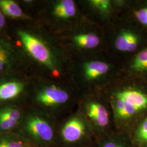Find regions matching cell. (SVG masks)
Instances as JSON below:
<instances>
[{
	"instance_id": "11",
	"label": "cell",
	"mask_w": 147,
	"mask_h": 147,
	"mask_svg": "<svg viewBox=\"0 0 147 147\" xmlns=\"http://www.w3.org/2000/svg\"><path fill=\"white\" fill-rule=\"evenodd\" d=\"M74 41L80 47L92 49L96 47L100 42L99 37L92 33L82 34L74 37Z\"/></svg>"
},
{
	"instance_id": "2",
	"label": "cell",
	"mask_w": 147,
	"mask_h": 147,
	"mask_svg": "<svg viewBox=\"0 0 147 147\" xmlns=\"http://www.w3.org/2000/svg\"><path fill=\"white\" fill-rule=\"evenodd\" d=\"M26 129L32 136L44 141L53 139V129L47 122L38 117L30 118L26 124Z\"/></svg>"
},
{
	"instance_id": "24",
	"label": "cell",
	"mask_w": 147,
	"mask_h": 147,
	"mask_svg": "<svg viewBox=\"0 0 147 147\" xmlns=\"http://www.w3.org/2000/svg\"><path fill=\"white\" fill-rule=\"evenodd\" d=\"M103 147H123L121 145L113 142H109L106 143Z\"/></svg>"
},
{
	"instance_id": "21",
	"label": "cell",
	"mask_w": 147,
	"mask_h": 147,
	"mask_svg": "<svg viewBox=\"0 0 147 147\" xmlns=\"http://www.w3.org/2000/svg\"><path fill=\"white\" fill-rule=\"evenodd\" d=\"M135 16L138 21L147 26V8H144L136 11Z\"/></svg>"
},
{
	"instance_id": "7",
	"label": "cell",
	"mask_w": 147,
	"mask_h": 147,
	"mask_svg": "<svg viewBox=\"0 0 147 147\" xmlns=\"http://www.w3.org/2000/svg\"><path fill=\"white\" fill-rule=\"evenodd\" d=\"M138 39L136 36L129 32H124L117 38L116 47L121 51H134L137 47Z\"/></svg>"
},
{
	"instance_id": "5",
	"label": "cell",
	"mask_w": 147,
	"mask_h": 147,
	"mask_svg": "<svg viewBox=\"0 0 147 147\" xmlns=\"http://www.w3.org/2000/svg\"><path fill=\"white\" fill-rule=\"evenodd\" d=\"M116 97L129 102L140 111L147 107V95L141 92L126 90L117 93Z\"/></svg>"
},
{
	"instance_id": "15",
	"label": "cell",
	"mask_w": 147,
	"mask_h": 147,
	"mask_svg": "<svg viewBox=\"0 0 147 147\" xmlns=\"http://www.w3.org/2000/svg\"><path fill=\"white\" fill-rule=\"evenodd\" d=\"M125 104L123 110L122 111L121 113L118 116L119 118H127L130 117L140 111L135 106L130 104L129 102H127L125 101Z\"/></svg>"
},
{
	"instance_id": "10",
	"label": "cell",
	"mask_w": 147,
	"mask_h": 147,
	"mask_svg": "<svg viewBox=\"0 0 147 147\" xmlns=\"http://www.w3.org/2000/svg\"><path fill=\"white\" fill-rule=\"evenodd\" d=\"M53 13L58 18L67 19L76 14V7L73 1L63 0L58 3L54 8Z\"/></svg>"
},
{
	"instance_id": "13",
	"label": "cell",
	"mask_w": 147,
	"mask_h": 147,
	"mask_svg": "<svg viewBox=\"0 0 147 147\" xmlns=\"http://www.w3.org/2000/svg\"><path fill=\"white\" fill-rule=\"evenodd\" d=\"M0 8L3 12L12 18H21L24 15L19 5L11 0H0Z\"/></svg>"
},
{
	"instance_id": "18",
	"label": "cell",
	"mask_w": 147,
	"mask_h": 147,
	"mask_svg": "<svg viewBox=\"0 0 147 147\" xmlns=\"http://www.w3.org/2000/svg\"><path fill=\"white\" fill-rule=\"evenodd\" d=\"M16 121L0 116V129L3 130H8L12 129L16 126Z\"/></svg>"
},
{
	"instance_id": "4",
	"label": "cell",
	"mask_w": 147,
	"mask_h": 147,
	"mask_svg": "<svg viewBox=\"0 0 147 147\" xmlns=\"http://www.w3.org/2000/svg\"><path fill=\"white\" fill-rule=\"evenodd\" d=\"M85 127L83 123L78 118H74L68 121L62 131L63 139L68 142H76L84 135Z\"/></svg>"
},
{
	"instance_id": "9",
	"label": "cell",
	"mask_w": 147,
	"mask_h": 147,
	"mask_svg": "<svg viewBox=\"0 0 147 147\" xmlns=\"http://www.w3.org/2000/svg\"><path fill=\"white\" fill-rule=\"evenodd\" d=\"M24 88V85L17 82H9L0 86V100H9L19 94Z\"/></svg>"
},
{
	"instance_id": "12",
	"label": "cell",
	"mask_w": 147,
	"mask_h": 147,
	"mask_svg": "<svg viewBox=\"0 0 147 147\" xmlns=\"http://www.w3.org/2000/svg\"><path fill=\"white\" fill-rule=\"evenodd\" d=\"M13 58V51L11 47L0 40V73L9 67Z\"/></svg>"
},
{
	"instance_id": "6",
	"label": "cell",
	"mask_w": 147,
	"mask_h": 147,
	"mask_svg": "<svg viewBox=\"0 0 147 147\" xmlns=\"http://www.w3.org/2000/svg\"><path fill=\"white\" fill-rule=\"evenodd\" d=\"M89 117L99 125L104 127L108 124L109 115L105 107L100 104L92 102L87 106Z\"/></svg>"
},
{
	"instance_id": "16",
	"label": "cell",
	"mask_w": 147,
	"mask_h": 147,
	"mask_svg": "<svg viewBox=\"0 0 147 147\" xmlns=\"http://www.w3.org/2000/svg\"><path fill=\"white\" fill-rule=\"evenodd\" d=\"M0 116H3L9 119L18 121L20 117V113L19 111L14 109L6 108L0 111Z\"/></svg>"
},
{
	"instance_id": "23",
	"label": "cell",
	"mask_w": 147,
	"mask_h": 147,
	"mask_svg": "<svg viewBox=\"0 0 147 147\" xmlns=\"http://www.w3.org/2000/svg\"><path fill=\"white\" fill-rule=\"evenodd\" d=\"M5 25V19L2 11L0 10V28H2Z\"/></svg>"
},
{
	"instance_id": "17",
	"label": "cell",
	"mask_w": 147,
	"mask_h": 147,
	"mask_svg": "<svg viewBox=\"0 0 147 147\" xmlns=\"http://www.w3.org/2000/svg\"><path fill=\"white\" fill-rule=\"evenodd\" d=\"M137 138L140 141L147 142V118L142 122L136 132Z\"/></svg>"
},
{
	"instance_id": "22",
	"label": "cell",
	"mask_w": 147,
	"mask_h": 147,
	"mask_svg": "<svg viewBox=\"0 0 147 147\" xmlns=\"http://www.w3.org/2000/svg\"><path fill=\"white\" fill-rule=\"evenodd\" d=\"M125 104V101L121 99L117 98V101L116 103V111L117 116H118L121 111L123 110Z\"/></svg>"
},
{
	"instance_id": "1",
	"label": "cell",
	"mask_w": 147,
	"mask_h": 147,
	"mask_svg": "<svg viewBox=\"0 0 147 147\" xmlns=\"http://www.w3.org/2000/svg\"><path fill=\"white\" fill-rule=\"evenodd\" d=\"M18 34L27 51L38 62L53 69L54 67L53 57L46 45L27 32L20 31Z\"/></svg>"
},
{
	"instance_id": "14",
	"label": "cell",
	"mask_w": 147,
	"mask_h": 147,
	"mask_svg": "<svg viewBox=\"0 0 147 147\" xmlns=\"http://www.w3.org/2000/svg\"><path fill=\"white\" fill-rule=\"evenodd\" d=\"M132 68L137 71L147 70V49L139 53L134 59Z\"/></svg>"
},
{
	"instance_id": "19",
	"label": "cell",
	"mask_w": 147,
	"mask_h": 147,
	"mask_svg": "<svg viewBox=\"0 0 147 147\" xmlns=\"http://www.w3.org/2000/svg\"><path fill=\"white\" fill-rule=\"evenodd\" d=\"M0 147H27L24 143L11 140H2L0 141Z\"/></svg>"
},
{
	"instance_id": "3",
	"label": "cell",
	"mask_w": 147,
	"mask_h": 147,
	"mask_svg": "<svg viewBox=\"0 0 147 147\" xmlns=\"http://www.w3.org/2000/svg\"><path fill=\"white\" fill-rule=\"evenodd\" d=\"M68 93L61 88L51 86L40 91L37 100L44 105L54 106L65 103L68 100Z\"/></svg>"
},
{
	"instance_id": "8",
	"label": "cell",
	"mask_w": 147,
	"mask_h": 147,
	"mask_svg": "<svg viewBox=\"0 0 147 147\" xmlns=\"http://www.w3.org/2000/svg\"><path fill=\"white\" fill-rule=\"evenodd\" d=\"M109 69V65L103 62L92 61L84 65V74L89 80L96 79L106 73Z\"/></svg>"
},
{
	"instance_id": "20",
	"label": "cell",
	"mask_w": 147,
	"mask_h": 147,
	"mask_svg": "<svg viewBox=\"0 0 147 147\" xmlns=\"http://www.w3.org/2000/svg\"><path fill=\"white\" fill-rule=\"evenodd\" d=\"M90 2L92 5L101 11L107 10L110 5V2L108 0H92Z\"/></svg>"
}]
</instances>
